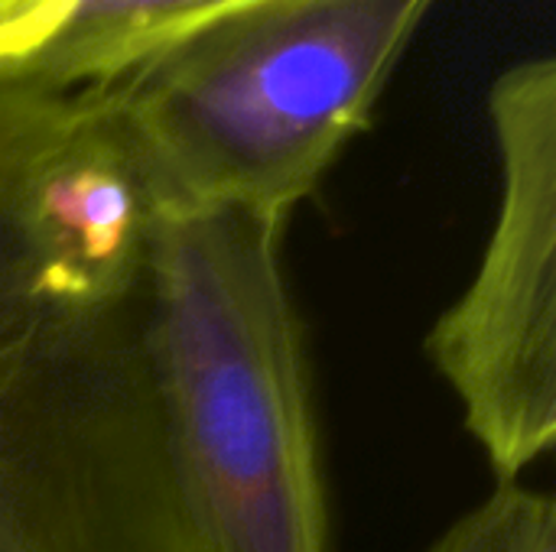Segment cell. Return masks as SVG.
Masks as SVG:
<instances>
[{
    "mask_svg": "<svg viewBox=\"0 0 556 552\" xmlns=\"http://www.w3.org/2000/svg\"><path fill=\"white\" fill-rule=\"evenodd\" d=\"M156 205L98 88L0 68V552H222L150 345Z\"/></svg>",
    "mask_w": 556,
    "mask_h": 552,
    "instance_id": "obj_1",
    "label": "cell"
},
{
    "mask_svg": "<svg viewBox=\"0 0 556 552\" xmlns=\"http://www.w3.org/2000/svg\"><path fill=\"white\" fill-rule=\"evenodd\" d=\"M443 0H244L94 85L156 208L290 224Z\"/></svg>",
    "mask_w": 556,
    "mask_h": 552,
    "instance_id": "obj_2",
    "label": "cell"
},
{
    "mask_svg": "<svg viewBox=\"0 0 556 552\" xmlns=\"http://www.w3.org/2000/svg\"><path fill=\"white\" fill-rule=\"evenodd\" d=\"M287 224L156 208L150 345L192 498L222 552H332V514Z\"/></svg>",
    "mask_w": 556,
    "mask_h": 552,
    "instance_id": "obj_3",
    "label": "cell"
},
{
    "mask_svg": "<svg viewBox=\"0 0 556 552\" xmlns=\"http://www.w3.org/2000/svg\"><path fill=\"white\" fill-rule=\"evenodd\" d=\"M498 208L479 267L427 332V358L463 407L495 482L556 446V62L525 59L489 91Z\"/></svg>",
    "mask_w": 556,
    "mask_h": 552,
    "instance_id": "obj_4",
    "label": "cell"
},
{
    "mask_svg": "<svg viewBox=\"0 0 556 552\" xmlns=\"http://www.w3.org/2000/svg\"><path fill=\"white\" fill-rule=\"evenodd\" d=\"M244 0H75L16 68L62 88H94L195 23Z\"/></svg>",
    "mask_w": 556,
    "mask_h": 552,
    "instance_id": "obj_5",
    "label": "cell"
},
{
    "mask_svg": "<svg viewBox=\"0 0 556 552\" xmlns=\"http://www.w3.org/2000/svg\"><path fill=\"white\" fill-rule=\"evenodd\" d=\"M424 552H556V498L521 478L495 482Z\"/></svg>",
    "mask_w": 556,
    "mask_h": 552,
    "instance_id": "obj_6",
    "label": "cell"
},
{
    "mask_svg": "<svg viewBox=\"0 0 556 552\" xmlns=\"http://www.w3.org/2000/svg\"><path fill=\"white\" fill-rule=\"evenodd\" d=\"M75 0H0V68L29 59L65 20Z\"/></svg>",
    "mask_w": 556,
    "mask_h": 552,
    "instance_id": "obj_7",
    "label": "cell"
}]
</instances>
